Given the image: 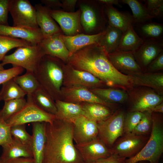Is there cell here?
<instances>
[{"label": "cell", "instance_id": "6da1fadb", "mask_svg": "<svg viewBox=\"0 0 163 163\" xmlns=\"http://www.w3.org/2000/svg\"><path fill=\"white\" fill-rule=\"evenodd\" d=\"M108 54L98 43L85 46L68 58V65L73 68L89 72L110 88L128 93L134 86L131 76L117 71L110 61Z\"/></svg>", "mask_w": 163, "mask_h": 163}, {"label": "cell", "instance_id": "7a4b0ae2", "mask_svg": "<svg viewBox=\"0 0 163 163\" xmlns=\"http://www.w3.org/2000/svg\"><path fill=\"white\" fill-rule=\"evenodd\" d=\"M43 163H84L74 143L72 122L56 118L45 123Z\"/></svg>", "mask_w": 163, "mask_h": 163}, {"label": "cell", "instance_id": "3957f363", "mask_svg": "<svg viewBox=\"0 0 163 163\" xmlns=\"http://www.w3.org/2000/svg\"><path fill=\"white\" fill-rule=\"evenodd\" d=\"M60 60L55 57L45 55L33 73L41 88L55 101L61 100L64 79L63 67Z\"/></svg>", "mask_w": 163, "mask_h": 163}, {"label": "cell", "instance_id": "277c9868", "mask_svg": "<svg viewBox=\"0 0 163 163\" xmlns=\"http://www.w3.org/2000/svg\"><path fill=\"white\" fill-rule=\"evenodd\" d=\"M152 126L149 138L140 151L126 159V163L147 161L158 163L163 152V122L161 113H152Z\"/></svg>", "mask_w": 163, "mask_h": 163}, {"label": "cell", "instance_id": "5b68a950", "mask_svg": "<svg viewBox=\"0 0 163 163\" xmlns=\"http://www.w3.org/2000/svg\"><path fill=\"white\" fill-rule=\"evenodd\" d=\"M81 12L80 22L85 34H94L103 32L107 26L104 6L97 0L78 1Z\"/></svg>", "mask_w": 163, "mask_h": 163}, {"label": "cell", "instance_id": "8992f818", "mask_svg": "<svg viewBox=\"0 0 163 163\" xmlns=\"http://www.w3.org/2000/svg\"><path fill=\"white\" fill-rule=\"evenodd\" d=\"M45 54L38 44L17 48L13 53L6 55L1 64H10L13 66L21 67L26 72L34 73Z\"/></svg>", "mask_w": 163, "mask_h": 163}, {"label": "cell", "instance_id": "52a82bcc", "mask_svg": "<svg viewBox=\"0 0 163 163\" xmlns=\"http://www.w3.org/2000/svg\"><path fill=\"white\" fill-rule=\"evenodd\" d=\"M126 114L119 109L105 120L97 122V137L108 147H112L124 133V122Z\"/></svg>", "mask_w": 163, "mask_h": 163}, {"label": "cell", "instance_id": "ba28073f", "mask_svg": "<svg viewBox=\"0 0 163 163\" xmlns=\"http://www.w3.org/2000/svg\"><path fill=\"white\" fill-rule=\"evenodd\" d=\"M136 87L128 92L129 112L149 111L163 102V96L154 90L145 87Z\"/></svg>", "mask_w": 163, "mask_h": 163}, {"label": "cell", "instance_id": "9c48e42d", "mask_svg": "<svg viewBox=\"0 0 163 163\" xmlns=\"http://www.w3.org/2000/svg\"><path fill=\"white\" fill-rule=\"evenodd\" d=\"M9 11L13 26L37 29L36 10L28 0H10Z\"/></svg>", "mask_w": 163, "mask_h": 163}, {"label": "cell", "instance_id": "30bf717a", "mask_svg": "<svg viewBox=\"0 0 163 163\" xmlns=\"http://www.w3.org/2000/svg\"><path fill=\"white\" fill-rule=\"evenodd\" d=\"M27 103L18 113L9 118L6 123L10 126L37 122L51 123L56 116L40 109L33 102L31 94L27 95Z\"/></svg>", "mask_w": 163, "mask_h": 163}, {"label": "cell", "instance_id": "8fae6325", "mask_svg": "<svg viewBox=\"0 0 163 163\" xmlns=\"http://www.w3.org/2000/svg\"><path fill=\"white\" fill-rule=\"evenodd\" d=\"M149 137L132 133L125 134L118 139L110 148L112 155L126 158L137 154L143 147Z\"/></svg>", "mask_w": 163, "mask_h": 163}, {"label": "cell", "instance_id": "7c38bea8", "mask_svg": "<svg viewBox=\"0 0 163 163\" xmlns=\"http://www.w3.org/2000/svg\"><path fill=\"white\" fill-rule=\"evenodd\" d=\"M61 98L65 101L80 104L93 103L100 104L110 108H116L118 104H110L104 101L86 88L80 86L67 87L61 88Z\"/></svg>", "mask_w": 163, "mask_h": 163}, {"label": "cell", "instance_id": "4fadbf2b", "mask_svg": "<svg viewBox=\"0 0 163 163\" xmlns=\"http://www.w3.org/2000/svg\"><path fill=\"white\" fill-rule=\"evenodd\" d=\"M66 67V74L63 82L68 87L80 86L93 89L104 88L106 86L89 72L75 69L69 65Z\"/></svg>", "mask_w": 163, "mask_h": 163}, {"label": "cell", "instance_id": "5bb4252c", "mask_svg": "<svg viewBox=\"0 0 163 163\" xmlns=\"http://www.w3.org/2000/svg\"><path fill=\"white\" fill-rule=\"evenodd\" d=\"M50 14L59 25L64 35L73 36L82 33L83 31L80 22L81 12L79 9L72 12L61 9H50Z\"/></svg>", "mask_w": 163, "mask_h": 163}, {"label": "cell", "instance_id": "9a60e30c", "mask_svg": "<svg viewBox=\"0 0 163 163\" xmlns=\"http://www.w3.org/2000/svg\"><path fill=\"white\" fill-rule=\"evenodd\" d=\"M163 51V40L160 39L143 40L140 47L133 52L137 62L144 72L151 63Z\"/></svg>", "mask_w": 163, "mask_h": 163}, {"label": "cell", "instance_id": "2e32d148", "mask_svg": "<svg viewBox=\"0 0 163 163\" xmlns=\"http://www.w3.org/2000/svg\"><path fill=\"white\" fill-rule=\"evenodd\" d=\"M107 55L114 68L123 74L132 76L143 72L133 52L117 50Z\"/></svg>", "mask_w": 163, "mask_h": 163}, {"label": "cell", "instance_id": "e0dca14e", "mask_svg": "<svg viewBox=\"0 0 163 163\" xmlns=\"http://www.w3.org/2000/svg\"><path fill=\"white\" fill-rule=\"evenodd\" d=\"M84 163H91L112 155L109 148L97 137L86 143L75 144Z\"/></svg>", "mask_w": 163, "mask_h": 163}, {"label": "cell", "instance_id": "ac0fdd59", "mask_svg": "<svg viewBox=\"0 0 163 163\" xmlns=\"http://www.w3.org/2000/svg\"><path fill=\"white\" fill-rule=\"evenodd\" d=\"M73 124V139L76 144L89 142L97 137V122L83 115L80 116L71 122Z\"/></svg>", "mask_w": 163, "mask_h": 163}, {"label": "cell", "instance_id": "d6986e66", "mask_svg": "<svg viewBox=\"0 0 163 163\" xmlns=\"http://www.w3.org/2000/svg\"><path fill=\"white\" fill-rule=\"evenodd\" d=\"M36 20L43 38L62 34L60 27L50 14V9L42 4H35Z\"/></svg>", "mask_w": 163, "mask_h": 163}, {"label": "cell", "instance_id": "ffe728a7", "mask_svg": "<svg viewBox=\"0 0 163 163\" xmlns=\"http://www.w3.org/2000/svg\"><path fill=\"white\" fill-rule=\"evenodd\" d=\"M0 35L24 40L33 45L38 44L43 39L40 28L30 29L1 24Z\"/></svg>", "mask_w": 163, "mask_h": 163}, {"label": "cell", "instance_id": "44dd1931", "mask_svg": "<svg viewBox=\"0 0 163 163\" xmlns=\"http://www.w3.org/2000/svg\"><path fill=\"white\" fill-rule=\"evenodd\" d=\"M103 32L94 34L81 33L70 36L62 34L59 35V37L69 51L70 57L80 49L97 43Z\"/></svg>", "mask_w": 163, "mask_h": 163}, {"label": "cell", "instance_id": "7402d4cb", "mask_svg": "<svg viewBox=\"0 0 163 163\" xmlns=\"http://www.w3.org/2000/svg\"><path fill=\"white\" fill-rule=\"evenodd\" d=\"M31 123L32 135L31 148L34 163H43L46 142L45 122Z\"/></svg>", "mask_w": 163, "mask_h": 163}, {"label": "cell", "instance_id": "603a6c76", "mask_svg": "<svg viewBox=\"0 0 163 163\" xmlns=\"http://www.w3.org/2000/svg\"><path fill=\"white\" fill-rule=\"evenodd\" d=\"M60 34L47 38H43L38 44L45 55L53 56L63 62H67L69 53L59 37Z\"/></svg>", "mask_w": 163, "mask_h": 163}, {"label": "cell", "instance_id": "cb8c5ba5", "mask_svg": "<svg viewBox=\"0 0 163 163\" xmlns=\"http://www.w3.org/2000/svg\"><path fill=\"white\" fill-rule=\"evenodd\" d=\"M104 6L108 25L120 29L123 33L129 27L134 25L130 14L119 11L113 6Z\"/></svg>", "mask_w": 163, "mask_h": 163}, {"label": "cell", "instance_id": "d4e9b609", "mask_svg": "<svg viewBox=\"0 0 163 163\" xmlns=\"http://www.w3.org/2000/svg\"><path fill=\"white\" fill-rule=\"evenodd\" d=\"M134 87L143 86L151 88L159 94H163V73L142 72L131 76Z\"/></svg>", "mask_w": 163, "mask_h": 163}, {"label": "cell", "instance_id": "484cf974", "mask_svg": "<svg viewBox=\"0 0 163 163\" xmlns=\"http://www.w3.org/2000/svg\"><path fill=\"white\" fill-rule=\"evenodd\" d=\"M2 147V152L0 157L5 161L19 158H33L31 147L13 138L10 143Z\"/></svg>", "mask_w": 163, "mask_h": 163}, {"label": "cell", "instance_id": "4316f807", "mask_svg": "<svg viewBox=\"0 0 163 163\" xmlns=\"http://www.w3.org/2000/svg\"><path fill=\"white\" fill-rule=\"evenodd\" d=\"M123 32L119 29L107 25L97 43L108 54L117 50Z\"/></svg>", "mask_w": 163, "mask_h": 163}, {"label": "cell", "instance_id": "83f0119b", "mask_svg": "<svg viewBox=\"0 0 163 163\" xmlns=\"http://www.w3.org/2000/svg\"><path fill=\"white\" fill-rule=\"evenodd\" d=\"M57 112L56 118L72 122L76 117L84 115L81 104L57 100L55 101Z\"/></svg>", "mask_w": 163, "mask_h": 163}, {"label": "cell", "instance_id": "f1b7e54d", "mask_svg": "<svg viewBox=\"0 0 163 163\" xmlns=\"http://www.w3.org/2000/svg\"><path fill=\"white\" fill-rule=\"evenodd\" d=\"M90 90L105 102L112 104H118L127 101L128 93L123 90L114 88H99Z\"/></svg>", "mask_w": 163, "mask_h": 163}, {"label": "cell", "instance_id": "f546056e", "mask_svg": "<svg viewBox=\"0 0 163 163\" xmlns=\"http://www.w3.org/2000/svg\"><path fill=\"white\" fill-rule=\"evenodd\" d=\"M81 104L83 116L96 122L105 120L113 113L110 108L100 104L83 103Z\"/></svg>", "mask_w": 163, "mask_h": 163}, {"label": "cell", "instance_id": "4dcf8cb0", "mask_svg": "<svg viewBox=\"0 0 163 163\" xmlns=\"http://www.w3.org/2000/svg\"><path fill=\"white\" fill-rule=\"evenodd\" d=\"M133 26L131 25L122 33L117 50L133 52L142 43L143 40L135 32Z\"/></svg>", "mask_w": 163, "mask_h": 163}, {"label": "cell", "instance_id": "1f68e13d", "mask_svg": "<svg viewBox=\"0 0 163 163\" xmlns=\"http://www.w3.org/2000/svg\"><path fill=\"white\" fill-rule=\"evenodd\" d=\"M143 40L162 39L163 25L151 21L135 24Z\"/></svg>", "mask_w": 163, "mask_h": 163}, {"label": "cell", "instance_id": "d6a6232c", "mask_svg": "<svg viewBox=\"0 0 163 163\" xmlns=\"http://www.w3.org/2000/svg\"><path fill=\"white\" fill-rule=\"evenodd\" d=\"M34 103L43 110L56 116L57 110L53 99L41 88L31 94Z\"/></svg>", "mask_w": 163, "mask_h": 163}, {"label": "cell", "instance_id": "836d02e7", "mask_svg": "<svg viewBox=\"0 0 163 163\" xmlns=\"http://www.w3.org/2000/svg\"><path fill=\"white\" fill-rule=\"evenodd\" d=\"M120 2L128 5L131 10L134 25L151 21L153 18L141 1L121 0Z\"/></svg>", "mask_w": 163, "mask_h": 163}, {"label": "cell", "instance_id": "e575fe53", "mask_svg": "<svg viewBox=\"0 0 163 163\" xmlns=\"http://www.w3.org/2000/svg\"><path fill=\"white\" fill-rule=\"evenodd\" d=\"M13 78L2 84L0 91V99L4 101L23 98L27 95L14 81Z\"/></svg>", "mask_w": 163, "mask_h": 163}, {"label": "cell", "instance_id": "d590c367", "mask_svg": "<svg viewBox=\"0 0 163 163\" xmlns=\"http://www.w3.org/2000/svg\"><path fill=\"white\" fill-rule=\"evenodd\" d=\"M26 103L24 97L5 101L4 105L0 110V119L6 122L21 110Z\"/></svg>", "mask_w": 163, "mask_h": 163}, {"label": "cell", "instance_id": "8d00e7d4", "mask_svg": "<svg viewBox=\"0 0 163 163\" xmlns=\"http://www.w3.org/2000/svg\"><path fill=\"white\" fill-rule=\"evenodd\" d=\"M14 80L27 95L31 94L41 88L34 73L26 72L24 74L17 76Z\"/></svg>", "mask_w": 163, "mask_h": 163}, {"label": "cell", "instance_id": "74e56055", "mask_svg": "<svg viewBox=\"0 0 163 163\" xmlns=\"http://www.w3.org/2000/svg\"><path fill=\"white\" fill-rule=\"evenodd\" d=\"M31 45L24 40L0 35V61L12 49Z\"/></svg>", "mask_w": 163, "mask_h": 163}, {"label": "cell", "instance_id": "f35d334b", "mask_svg": "<svg viewBox=\"0 0 163 163\" xmlns=\"http://www.w3.org/2000/svg\"><path fill=\"white\" fill-rule=\"evenodd\" d=\"M11 133L14 139L23 144L31 147L32 136L27 131L25 124L11 126Z\"/></svg>", "mask_w": 163, "mask_h": 163}, {"label": "cell", "instance_id": "ab89813d", "mask_svg": "<svg viewBox=\"0 0 163 163\" xmlns=\"http://www.w3.org/2000/svg\"><path fill=\"white\" fill-rule=\"evenodd\" d=\"M152 113L149 111L143 112L141 120L131 133L137 135L144 136L150 133L152 126Z\"/></svg>", "mask_w": 163, "mask_h": 163}, {"label": "cell", "instance_id": "60d3db41", "mask_svg": "<svg viewBox=\"0 0 163 163\" xmlns=\"http://www.w3.org/2000/svg\"><path fill=\"white\" fill-rule=\"evenodd\" d=\"M143 113L139 111L129 112L125 115L124 122V133H131L141 120Z\"/></svg>", "mask_w": 163, "mask_h": 163}, {"label": "cell", "instance_id": "b9f144b4", "mask_svg": "<svg viewBox=\"0 0 163 163\" xmlns=\"http://www.w3.org/2000/svg\"><path fill=\"white\" fill-rule=\"evenodd\" d=\"M143 1L147 11L153 18H161L163 16V0H145Z\"/></svg>", "mask_w": 163, "mask_h": 163}, {"label": "cell", "instance_id": "7bdbcfd3", "mask_svg": "<svg viewBox=\"0 0 163 163\" xmlns=\"http://www.w3.org/2000/svg\"><path fill=\"white\" fill-rule=\"evenodd\" d=\"M13 139L11 133V126L0 119V146L2 147L9 144Z\"/></svg>", "mask_w": 163, "mask_h": 163}, {"label": "cell", "instance_id": "ee69618b", "mask_svg": "<svg viewBox=\"0 0 163 163\" xmlns=\"http://www.w3.org/2000/svg\"><path fill=\"white\" fill-rule=\"evenodd\" d=\"M24 69L18 66L0 71V85L19 75L23 72Z\"/></svg>", "mask_w": 163, "mask_h": 163}, {"label": "cell", "instance_id": "f6af8a7d", "mask_svg": "<svg viewBox=\"0 0 163 163\" xmlns=\"http://www.w3.org/2000/svg\"><path fill=\"white\" fill-rule=\"evenodd\" d=\"M163 69V51L149 64L145 72H158Z\"/></svg>", "mask_w": 163, "mask_h": 163}, {"label": "cell", "instance_id": "bcb514c9", "mask_svg": "<svg viewBox=\"0 0 163 163\" xmlns=\"http://www.w3.org/2000/svg\"><path fill=\"white\" fill-rule=\"evenodd\" d=\"M10 0H0V24L8 25V14Z\"/></svg>", "mask_w": 163, "mask_h": 163}, {"label": "cell", "instance_id": "7dc6e473", "mask_svg": "<svg viewBox=\"0 0 163 163\" xmlns=\"http://www.w3.org/2000/svg\"><path fill=\"white\" fill-rule=\"evenodd\" d=\"M126 158L112 155L110 157L91 163H125Z\"/></svg>", "mask_w": 163, "mask_h": 163}, {"label": "cell", "instance_id": "c3c4849f", "mask_svg": "<svg viewBox=\"0 0 163 163\" xmlns=\"http://www.w3.org/2000/svg\"><path fill=\"white\" fill-rule=\"evenodd\" d=\"M61 8L63 11L69 12L75 11V7L78 2L77 0H62Z\"/></svg>", "mask_w": 163, "mask_h": 163}, {"label": "cell", "instance_id": "681fc988", "mask_svg": "<svg viewBox=\"0 0 163 163\" xmlns=\"http://www.w3.org/2000/svg\"><path fill=\"white\" fill-rule=\"evenodd\" d=\"M42 4L52 10H60L61 8L62 3L59 0H41Z\"/></svg>", "mask_w": 163, "mask_h": 163}, {"label": "cell", "instance_id": "f907efd6", "mask_svg": "<svg viewBox=\"0 0 163 163\" xmlns=\"http://www.w3.org/2000/svg\"><path fill=\"white\" fill-rule=\"evenodd\" d=\"M6 163H34L33 158H19L6 161Z\"/></svg>", "mask_w": 163, "mask_h": 163}, {"label": "cell", "instance_id": "816d5d0a", "mask_svg": "<svg viewBox=\"0 0 163 163\" xmlns=\"http://www.w3.org/2000/svg\"><path fill=\"white\" fill-rule=\"evenodd\" d=\"M97 1L104 5L113 6L115 5L121 7L120 0H98Z\"/></svg>", "mask_w": 163, "mask_h": 163}, {"label": "cell", "instance_id": "f5cc1de1", "mask_svg": "<svg viewBox=\"0 0 163 163\" xmlns=\"http://www.w3.org/2000/svg\"><path fill=\"white\" fill-rule=\"evenodd\" d=\"M149 112L151 113H163V102L158 104L152 108Z\"/></svg>", "mask_w": 163, "mask_h": 163}, {"label": "cell", "instance_id": "db71d44e", "mask_svg": "<svg viewBox=\"0 0 163 163\" xmlns=\"http://www.w3.org/2000/svg\"><path fill=\"white\" fill-rule=\"evenodd\" d=\"M4 69L3 67V66L1 63L0 64V71Z\"/></svg>", "mask_w": 163, "mask_h": 163}, {"label": "cell", "instance_id": "11a10c76", "mask_svg": "<svg viewBox=\"0 0 163 163\" xmlns=\"http://www.w3.org/2000/svg\"><path fill=\"white\" fill-rule=\"evenodd\" d=\"M0 163H6V162L2 160L0 157Z\"/></svg>", "mask_w": 163, "mask_h": 163}, {"label": "cell", "instance_id": "9f6ffc18", "mask_svg": "<svg viewBox=\"0 0 163 163\" xmlns=\"http://www.w3.org/2000/svg\"><path fill=\"white\" fill-rule=\"evenodd\" d=\"M139 163V162H137V163Z\"/></svg>", "mask_w": 163, "mask_h": 163}, {"label": "cell", "instance_id": "6f0895ef", "mask_svg": "<svg viewBox=\"0 0 163 163\" xmlns=\"http://www.w3.org/2000/svg\"><path fill=\"white\" fill-rule=\"evenodd\" d=\"M1 101V100L0 99V101Z\"/></svg>", "mask_w": 163, "mask_h": 163}, {"label": "cell", "instance_id": "680465c9", "mask_svg": "<svg viewBox=\"0 0 163 163\" xmlns=\"http://www.w3.org/2000/svg\"><path fill=\"white\" fill-rule=\"evenodd\" d=\"M125 163H126V162Z\"/></svg>", "mask_w": 163, "mask_h": 163}]
</instances>
